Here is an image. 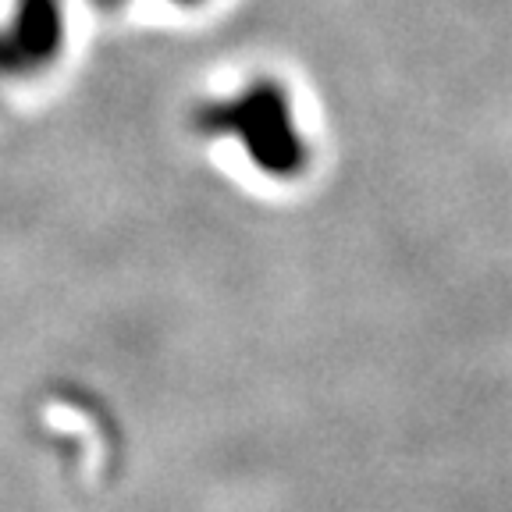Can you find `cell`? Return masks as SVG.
Masks as SVG:
<instances>
[{
  "label": "cell",
  "instance_id": "1",
  "mask_svg": "<svg viewBox=\"0 0 512 512\" xmlns=\"http://www.w3.org/2000/svg\"><path fill=\"white\" fill-rule=\"evenodd\" d=\"M239 93L214 107L217 136H232L260 182L299 189L317 178L328 157L320 111L285 75L260 72L239 82Z\"/></svg>",
  "mask_w": 512,
  "mask_h": 512
}]
</instances>
